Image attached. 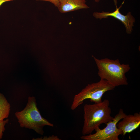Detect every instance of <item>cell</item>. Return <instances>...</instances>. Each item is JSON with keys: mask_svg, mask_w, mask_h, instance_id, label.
<instances>
[{"mask_svg": "<svg viewBox=\"0 0 140 140\" xmlns=\"http://www.w3.org/2000/svg\"><path fill=\"white\" fill-rule=\"evenodd\" d=\"M10 107V104L6 97L0 93V121L8 117Z\"/></svg>", "mask_w": 140, "mask_h": 140, "instance_id": "9", "label": "cell"}, {"mask_svg": "<svg viewBox=\"0 0 140 140\" xmlns=\"http://www.w3.org/2000/svg\"><path fill=\"white\" fill-rule=\"evenodd\" d=\"M16 117L20 127L33 130L37 133L43 135L45 126L53 127V124L43 117L37 108L34 97H29L26 107L21 111L15 113Z\"/></svg>", "mask_w": 140, "mask_h": 140, "instance_id": "3", "label": "cell"}, {"mask_svg": "<svg viewBox=\"0 0 140 140\" xmlns=\"http://www.w3.org/2000/svg\"><path fill=\"white\" fill-rule=\"evenodd\" d=\"M86 3V0H60L58 8L60 12L66 13L89 8Z\"/></svg>", "mask_w": 140, "mask_h": 140, "instance_id": "8", "label": "cell"}, {"mask_svg": "<svg viewBox=\"0 0 140 140\" xmlns=\"http://www.w3.org/2000/svg\"><path fill=\"white\" fill-rule=\"evenodd\" d=\"M115 87L104 79H100L98 82L89 84L74 96L71 108L74 110L87 99H89L95 103H100L102 101V98L104 94L113 90Z\"/></svg>", "mask_w": 140, "mask_h": 140, "instance_id": "4", "label": "cell"}, {"mask_svg": "<svg viewBox=\"0 0 140 140\" xmlns=\"http://www.w3.org/2000/svg\"><path fill=\"white\" fill-rule=\"evenodd\" d=\"M12 1V0H0V6L4 3L9 1Z\"/></svg>", "mask_w": 140, "mask_h": 140, "instance_id": "13", "label": "cell"}, {"mask_svg": "<svg viewBox=\"0 0 140 140\" xmlns=\"http://www.w3.org/2000/svg\"><path fill=\"white\" fill-rule=\"evenodd\" d=\"M108 100L93 104H86L84 106V124L82 130L83 135L91 134L102 124H106L114 118Z\"/></svg>", "mask_w": 140, "mask_h": 140, "instance_id": "1", "label": "cell"}, {"mask_svg": "<svg viewBox=\"0 0 140 140\" xmlns=\"http://www.w3.org/2000/svg\"><path fill=\"white\" fill-rule=\"evenodd\" d=\"M96 2H99L100 0H94Z\"/></svg>", "mask_w": 140, "mask_h": 140, "instance_id": "14", "label": "cell"}, {"mask_svg": "<svg viewBox=\"0 0 140 140\" xmlns=\"http://www.w3.org/2000/svg\"><path fill=\"white\" fill-rule=\"evenodd\" d=\"M126 115L123 109H120L113 120L106 124L105 127L102 129L98 127L95 130V133L83 135L81 138L84 140H119L118 137L123 133L117 128V124Z\"/></svg>", "mask_w": 140, "mask_h": 140, "instance_id": "5", "label": "cell"}, {"mask_svg": "<svg viewBox=\"0 0 140 140\" xmlns=\"http://www.w3.org/2000/svg\"><path fill=\"white\" fill-rule=\"evenodd\" d=\"M116 7V10L112 12L102 11L101 12H95L93 16L96 18L100 19L103 18H107L109 16H112L120 21L124 25L128 34L131 33L132 31V27L134 26V23L135 22V19L132 15L131 13L129 12L126 15L122 14L120 12L119 9L122 7V4L117 8L116 1L114 0Z\"/></svg>", "mask_w": 140, "mask_h": 140, "instance_id": "6", "label": "cell"}, {"mask_svg": "<svg viewBox=\"0 0 140 140\" xmlns=\"http://www.w3.org/2000/svg\"><path fill=\"white\" fill-rule=\"evenodd\" d=\"M92 56L98 69V75L100 79L106 80L115 87L128 85L125 74L130 69L129 65L121 64L118 59H99Z\"/></svg>", "mask_w": 140, "mask_h": 140, "instance_id": "2", "label": "cell"}, {"mask_svg": "<svg viewBox=\"0 0 140 140\" xmlns=\"http://www.w3.org/2000/svg\"><path fill=\"white\" fill-rule=\"evenodd\" d=\"M37 1H48L52 3L55 6L58 8V7L60 0H36Z\"/></svg>", "mask_w": 140, "mask_h": 140, "instance_id": "12", "label": "cell"}, {"mask_svg": "<svg viewBox=\"0 0 140 140\" xmlns=\"http://www.w3.org/2000/svg\"><path fill=\"white\" fill-rule=\"evenodd\" d=\"M122 120L117 124V128L122 132V136L131 132L137 129L140 125V113H136L134 114H126Z\"/></svg>", "mask_w": 140, "mask_h": 140, "instance_id": "7", "label": "cell"}, {"mask_svg": "<svg viewBox=\"0 0 140 140\" xmlns=\"http://www.w3.org/2000/svg\"><path fill=\"white\" fill-rule=\"evenodd\" d=\"M12 0L13 1V0Z\"/></svg>", "mask_w": 140, "mask_h": 140, "instance_id": "15", "label": "cell"}, {"mask_svg": "<svg viewBox=\"0 0 140 140\" xmlns=\"http://www.w3.org/2000/svg\"><path fill=\"white\" fill-rule=\"evenodd\" d=\"M9 122V120L8 118L0 121V140L2 139L3 133L5 130V125Z\"/></svg>", "mask_w": 140, "mask_h": 140, "instance_id": "10", "label": "cell"}, {"mask_svg": "<svg viewBox=\"0 0 140 140\" xmlns=\"http://www.w3.org/2000/svg\"><path fill=\"white\" fill-rule=\"evenodd\" d=\"M33 140H60V139L57 136L52 135L49 137L44 136L43 137H41L40 138H33L32 139Z\"/></svg>", "mask_w": 140, "mask_h": 140, "instance_id": "11", "label": "cell"}]
</instances>
